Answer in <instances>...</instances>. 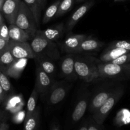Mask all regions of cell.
Instances as JSON below:
<instances>
[{
    "label": "cell",
    "instance_id": "cell-1",
    "mask_svg": "<svg viewBox=\"0 0 130 130\" xmlns=\"http://www.w3.org/2000/svg\"><path fill=\"white\" fill-rule=\"evenodd\" d=\"M74 67L77 77L85 82H93L99 77L98 63L92 57L74 54Z\"/></svg>",
    "mask_w": 130,
    "mask_h": 130
},
{
    "label": "cell",
    "instance_id": "cell-2",
    "mask_svg": "<svg viewBox=\"0 0 130 130\" xmlns=\"http://www.w3.org/2000/svg\"><path fill=\"white\" fill-rule=\"evenodd\" d=\"M30 44L35 55H45L54 61L60 58V52L58 45L37 32L35 36L31 39Z\"/></svg>",
    "mask_w": 130,
    "mask_h": 130
},
{
    "label": "cell",
    "instance_id": "cell-3",
    "mask_svg": "<svg viewBox=\"0 0 130 130\" xmlns=\"http://www.w3.org/2000/svg\"><path fill=\"white\" fill-rule=\"evenodd\" d=\"M15 24L24 30L32 39L36 35L38 28L35 19L24 1H21L19 11L15 19Z\"/></svg>",
    "mask_w": 130,
    "mask_h": 130
},
{
    "label": "cell",
    "instance_id": "cell-4",
    "mask_svg": "<svg viewBox=\"0 0 130 130\" xmlns=\"http://www.w3.org/2000/svg\"><path fill=\"white\" fill-rule=\"evenodd\" d=\"M36 67V81L34 89L37 91L39 95H41L43 99L46 98L51 88L55 81L50 75L46 73L38 64Z\"/></svg>",
    "mask_w": 130,
    "mask_h": 130
},
{
    "label": "cell",
    "instance_id": "cell-5",
    "mask_svg": "<svg viewBox=\"0 0 130 130\" xmlns=\"http://www.w3.org/2000/svg\"><path fill=\"white\" fill-rule=\"evenodd\" d=\"M122 94L123 92L120 90L113 91L110 97L105 102V103L93 114L92 118L97 124L102 125L113 107L122 96Z\"/></svg>",
    "mask_w": 130,
    "mask_h": 130
},
{
    "label": "cell",
    "instance_id": "cell-6",
    "mask_svg": "<svg viewBox=\"0 0 130 130\" xmlns=\"http://www.w3.org/2000/svg\"><path fill=\"white\" fill-rule=\"evenodd\" d=\"M69 89V85L67 82L55 81L46 98L48 106H54L61 102L67 95Z\"/></svg>",
    "mask_w": 130,
    "mask_h": 130
},
{
    "label": "cell",
    "instance_id": "cell-7",
    "mask_svg": "<svg viewBox=\"0 0 130 130\" xmlns=\"http://www.w3.org/2000/svg\"><path fill=\"white\" fill-rule=\"evenodd\" d=\"M8 46L11 55L15 59H34L35 57V54L32 50L30 43L28 41L18 42L10 39L8 43Z\"/></svg>",
    "mask_w": 130,
    "mask_h": 130
},
{
    "label": "cell",
    "instance_id": "cell-8",
    "mask_svg": "<svg viewBox=\"0 0 130 130\" xmlns=\"http://www.w3.org/2000/svg\"><path fill=\"white\" fill-rule=\"evenodd\" d=\"M99 77L111 78L120 74L125 70H129V65H118L110 62H102L98 63Z\"/></svg>",
    "mask_w": 130,
    "mask_h": 130
},
{
    "label": "cell",
    "instance_id": "cell-9",
    "mask_svg": "<svg viewBox=\"0 0 130 130\" xmlns=\"http://www.w3.org/2000/svg\"><path fill=\"white\" fill-rule=\"evenodd\" d=\"M87 36L83 34H74L69 33L62 41L58 43V46L62 52L67 53H74Z\"/></svg>",
    "mask_w": 130,
    "mask_h": 130
},
{
    "label": "cell",
    "instance_id": "cell-10",
    "mask_svg": "<svg viewBox=\"0 0 130 130\" xmlns=\"http://www.w3.org/2000/svg\"><path fill=\"white\" fill-rule=\"evenodd\" d=\"M90 97V91L88 90H85V91L79 96L71 115V123L72 124L77 123L84 116L88 106Z\"/></svg>",
    "mask_w": 130,
    "mask_h": 130
},
{
    "label": "cell",
    "instance_id": "cell-11",
    "mask_svg": "<svg viewBox=\"0 0 130 130\" xmlns=\"http://www.w3.org/2000/svg\"><path fill=\"white\" fill-rule=\"evenodd\" d=\"M60 70L62 76L69 81H76L78 77L75 71L74 54L68 53L61 60Z\"/></svg>",
    "mask_w": 130,
    "mask_h": 130
},
{
    "label": "cell",
    "instance_id": "cell-12",
    "mask_svg": "<svg viewBox=\"0 0 130 130\" xmlns=\"http://www.w3.org/2000/svg\"><path fill=\"white\" fill-rule=\"evenodd\" d=\"M21 0H4L1 12L9 24H15Z\"/></svg>",
    "mask_w": 130,
    "mask_h": 130
},
{
    "label": "cell",
    "instance_id": "cell-13",
    "mask_svg": "<svg viewBox=\"0 0 130 130\" xmlns=\"http://www.w3.org/2000/svg\"><path fill=\"white\" fill-rule=\"evenodd\" d=\"M5 110L15 114L22 110L25 105V101L22 94H10L7 95L4 100Z\"/></svg>",
    "mask_w": 130,
    "mask_h": 130
},
{
    "label": "cell",
    "instance_id": "cell-14",
    "mask_svg": "<svg viewBox=\"0 0 130 130\" xmlns=\"http://www.w3.org/2000/svg\"><path fill=\"white\" fill-rule=\"evenodd\" d=\"M65 31L66 29H65L64 24L63 23H60L57 25L47 28L45 30L38 29L37 32L41 34L43 36L49 39L51 41L55 43L63 36Z\"/></svg>",
    "mask_w": 130,
    "mask_h": 130
},
{
    "label": "cell",
    "instance_id": "cell-15",
    "mask_svg": "<svg viewBox=\"0 0 130 130\" xmlns=\"http://www.w3.org/2000/svg\"><path fill=\"white\" fill-rule=\"evenodd\" d=\"M105 43L102 41L92 38L86 37L82 43L80 44L78 48L75 52L74 54H79L81 53L97 52L104 46Z\"/></svg>",
    "mask_w": 130,
    "mask_h": 130
},
{
    "label": "cell",
    "instance_id": "cell-16",
    "mask_svg": "<svg viewBox=\"0 0 130 130\" xmlns=\"http://www.w3.org/2000/svg\"><path fill=\"white\" fill-rule=\"evenodd\" d=\"M94 1H91L86 2V3L81 5L79 8L77 9L76 11L72 14L69 18L68 22L67 24V31H71L72 29L77 24L79 20L87 13V11L93 6Z\"/></svg>",
    "mask_w": 130,
    "mask_h": 130
},
{
    "label": "cell",
    "instance_id": "cell-17",
    "mask_svg": "<svg viewBox=\"0 0 130 130\" xmlns=\"http://www.w3.org/2000/svg\"><path fill=\"white\" fill-rule=\"evenodd\" d=\"M36 64H38L46 73L51 76L55 74L57 71V67L54 60L51 59L48 56L43 54L35 55L34 58Z\"/></svg>",
    "mask_w": 130,
    "mask_h": 130
},
{
    "label": "cell",
    "instance_id": "cell-18",
    "mask_svg": "<svg viewBox=\"0 0 130 130\" xmlns=\"http://www.w3.org/2000/svg\"><path fill=\"white\" fill-rule=\"evenodd\" d=\"M113 91H109V90H104V91H101L98 93L90 100V102H89L88 106L89 111L91 114H93L94 112H95L105 103V102L110 97Z\"/></svg>",
    "mask_w": 130,
    "mask_h": 130
},
{
    "label": "cell",
    "instance_id": "cell-19",
    "mask_svg": "<svg viewBox=\"0 0 130 130\" xmlns=\"http://www.w3.org/2000/svg\"><path fill=\"white\" fill-rule=\"evenodd\" d=\"M27 62L28 58L15 59L11 66L8 67V69L6 70L5 74L8 77L14 79H19L24 72L27 64Z\"/></svg>",
    "mask_w": 130,
    "mask_h": 130
},
{
    "label": "cell",
    "instance_id": "cell-20",
    "mask_svg": "<svg viewBox=\"0 0 130 130\" xmlns=\"http://www.w3.org/2000/svg\"><path fill=\"white\" fill-rule=\"evenodd\" d=\"M9 37L10 40L18 42L29 41L32 38L20 27L15 24H10L8 27Z\"/></svg>",
    "mask_w": 130,
    "mask_h": 130
},
{
    "label": "cell",
    "instance_id": "cell-21",
    "mask_svg": "<svg viewBox=\"0 0 130 130\" xmlns=\"http://www.w3.org/2000/svg\"><path fill=\"white\" fill-rule=\"evenodd\" d=\"M129 51L120 48H107L106 50L100 56V60L102 62H110L118 57L126 54Z\"/></svg>",
    "mask_w": 130,
    "mask_h": 130
},
{
    "label": "cell",
    "instance_id": "cell-22",
    "mask_svg": "<svg viewBox=\"0 0 130 130\" xmlns=\"http://www.w3.org/2000/svg\"><path fill=\"white\" fill-rule=\"evenodd\" d=\"M40 123V108L36 107L30 117L24 120V130H38Z\"/></svg>",
    "mask_w": 130,
    "mask_h": 130
},
{
    "label": "cell",
    "instance_id": "cell-23",
    "mask_svg": "<svg viewBox=\"0 0 130 130\" xmlns=\"http://www.w3.org/2000/svg\"><path fill=\"white\" fill-rule=\"evenodd\" d=\"M24 1L28 6L29 10L32 13L36 25L39 29L41 25V15L42 10L39 0H24Z\"/></svg>",
    "mask_w": 130,
    "mask_h": 130
},
{
    "label": "cell",
    "instance_id": "cell-24",
    "mask_svg": "<svg viewBox=\"0 0 130 130\" xmlns=\"http://www.w3.org/2000/svg\"><path fill=\"white\" fill-rule=\"evenodd\" d=\"M15 60V58L13 57L7 46L6 49L0 55V71L5 73Z\"/></svg>",
    "mask_w": 130,
    "mask_h": 130
},
{
    "label": "cell",
    "instance_id": "cell-25",
    "mask_svg": "<svg viewBox=\"0 0 130 130\" xmlns=\"http://www.w3.org/2000/svg\"><path fill=\"white\" fill-rule=\"evenodd\" d=\"M38 96H39V94L37 92L36 90L34 88L31 94H30V96H29V99H28L27 104V109L26 111H25L26 112H25V119H27L29 117H30L35 110L36 108V104L37 101H38Z\"/></svg>",
    "mask_w": 130,
    "mask_h": 130
},
{
    "label": "cell",
    "instance_id": "cell-26",
    "mask_svg": "<svg viewBox=\"0 0 130 130\" xmlns=\"http://www.w3.org/2000/svg\"><path fill=\"white\" fill-rule=\"evenodd\" d=\"M61 1L62 0H57L46 9L43 18V20H42L43 24H46L49 22L55 16Z\"/></svg>",
    "mask_w": 130,
    "mask_h": 130
},
{
    "label": "cell",
    "instance_id": "cell-27",
    "mask_svg": "<svg viewBox=\"0 0 130 130\" xmlns=\"http://www.w3.org/2000/svg\"><path fill=\"white\" fill-rule=\"evenodd\" d=\"M74 2V0H62L55 17L62 16L69 11L73 5Z\"/></svg>",
    "mask_w": 130,
    "mask_h": 130
},
{
    "label": "cell",
    "instance_id": "cell-28",
    "mask_svg": "<svg viewBox=\"0 0 130 130\" xmlns=\"http://www.w3.org/2000/svg\"><path fill=\"white\" fill-rule=\"evenodd\" d=\"M0 85L6 95L8 93L13 91V88L9 80L8 76L1 71H0Z\"/></svg>",
    "mask_w": 130,
    "mask_h": 130
},
{
    "label": "cell",
    "instance_id": "cell-29",
    "mask_svg": "<svg viewBox=\"0 0 130 130\" xmlns=\"http://www.w3.org/2000/svg\"><path fill=\"white\" fill-rule=\"evenodd\" d=\"M130 61V53H127L126 54L120 56V57H118L116 59L113 60L110 63H114V64H118V65H123L126 64L128 63V62Z\"/></svg>",
    "mask_w": 130,
    "mask_h": 130
},
{
    "label": "cell",
    "instance_id": "cell-30",
    "mask_svg": "<svg viewBox=\"0 0 130 130\" xmlns=\"http://www.w3.org/2000/svg\"><path fill=\"white\" fill-rule=\"evenodd\" d=\"M0 38L4 39L7 42H8L10 40L8 27L6 25L5 22L0 25Z\"/></svg>",
    "mask_w": 130,
    "mask_h": 130
},
{
    "label": "cell",
    "instance_id": "cell-31",
    "mask_svg": "<svg viewBox=\"0 0 130 130\" xmlns=\"http://www.w3.org/2000/svg\"><path fill=\"white\" fill-rule=\"evenodd\" d=\"M120 48L125 49L126 50L130 52V43L125 41H117L113 44H110L109 46V48Z\"/></svg>",
    "mask_w": 130,
    "mask_h": 130
},
{
    "label": "cell",
    "instance_id": "cell-32",
    "mask_svg": "<svg viewBox=\"0 0 130 130\" xmlns=\"http://www.w3.org/2000/svg\"><path fill=\"white\" fill-rule=\"evenodd\" d=\"M25 112H26L22 109V110L13 114L12 118L13 121L15 123H17V124L22 123V121H24V119H25Z\"/></svg>",
    "mask_w": 130,
    "mask_h": 130
},
{
    "label": "cell",
    "instance_id": "cell-33",
    "mask_svg": "<svg viewBox=\"0 0 130 130\" xmlns=\"http://www.w3.org/2000/svg\"><path fill=\"white\" fill-rule=\"evenodd\" d=\"M88 130H102V125H99L97 124L91 117L89 119Z\"/></svg>",
    "mask_w": 130,
    "mask_h": 130
},
{
    "label": "cell",
    "instance_id": "cell-34",
    "mask_svg": "<svg viewBox=\"0 0 130 130\" xmlns=\"http://www.w3.org/2000/svg\"><path fill=\"white\" fill-rule=\"evenodd\" d=\"M8 111L6 110H3V109H0V126L1 124L6 121H8Z\"/></svg>",
    "mask_w": 130,
    "mask_h": 130
},
{
    "label": "cell",
    "instance_id": "cell-35",
    "mask_svg": "<svg viewBox=\"0 0 130 130\" xmlns=\"http://www.w3.org/2000/svg\"><path fill=\"white\" fill-rule=\"evenodd\" d=\"M8 42L5 41L3 38H0V55L6 49L8 46Z\"/></svg>",
    "mask_w": 130,
    "mask_h": 130
},
{
    "label": "cell",
    "instance_id": "cell-36",
    "mask_svg": "<svg viewBox=\"0 0 130 130\" xmlns=\"http://www.w3.org/2000/svg\"><path fill=\"white\" fill-rule=\"evenodd\" d=\"M6 96H7V95H6V93L5 92V91L3 90V88L1 87V85H0V104H1L3 102Z\"/></svg>",
    "mask_w": 130,
    "mask_h": 130
},
{
    "label": "cell",
    "instance_id": "cell-37",
    "mask_svg": "<svg viewBox=\"0 0 130 130\" xmlns=\"http://www.w3.org/2000/svg\"><path fill=\"white\" fill-rule=\"evenodd\" d=\"M88 123H89V119H88L81 124V125L80 126V127L78 128V129L77 130H88Z\"/></svg>",
    "mask_w": 130,
    "mask_h": 130
},
{
    "label": "cell",
    "instance_id": "cell-38",
    "mask_svg": "<svg viewBox=\"0 0 130 130\" xmlns=\"http://www.w3.org/2000/svg\"><path fill=\"white\" fill-rule=\"evenodd\" d=\"M9 128H10V126L7 123V121L4 122L0 126V130H9Z\"/></svg>",
    "mask_w": 130,
    "mask_h": 130
},
{
    "label": "cell",
    "instance_id": "cell-39",
    "mask_svg": "<svg viewBox=\"0 0 130 130\" xmlns=\"http://www.w3.org/2000/svg\"><path fill=\"white\" fill-rule=\"evenodd\" d=\"M50 130H60L59 126L56 123H53L51 125Z\"/></svg>",
    "mask_w": 130,
    "mask_h": 130
},
{
    "label": "cell",
    "instance_id": "cell-40",
    "mask_svg": "<svg viewBox=\"0 0 130 130\" xmlns=\"http://www.w3.org/2000/svg\"><path fill=\"white\" fill-rule=\"evenodd\" d=\"M39 3H40L41 6V8L43 10L44 8V6H46V0H39Z\"/></svg>",
    "mask_w": 130,
    "mask_h": 130
},
{
    "label": "cell",
    "instance_id": "cell-41",
    "mask_svg": "<svg viewBox=\"0 0 130 130\" xmlns=\"http://www.w3.org/2000/svg\"><path fill=\"white\" fill-rule=\"evenodd\" d=\"M3 22H4L3 17V15H2V14H1V12L0 11V25H1V24H2Z\"/></svg>",
    "mask_w": 130,
    "mask_h": 130
},
{
    "label": "cell",
    "instance_id": "cell-42",
    "mask_svg": "<svg viewBox=\"0 0 130 130\" xmlns=\"http://www.w3.org/2000/svg\"><path fill=\"white\" fill-rule=\"evenodd\" d=\"M4 2V0H0V11L1 12V8H2V5Z\"/></svg>",
    "mask_w": 130,
    "mask_h": 130
},
{
    "label": "cell",
    "instance_id": "cell-43",
    "mask_svg": "<svg viewBox=\"0 0 130 130\" xmlns=\"http://www.w3.org/2000/svg\"><path fill=\"white\" fill-rule=\"evenodd\" d=\"M85 1V0H76V1L77 3H79V2H81V1Z\"/></svg>",
    "mask_w": 130,
    "mask_h": 130
},
{
    "label": "cell",
    "instance_id": "cell-44",
    "mask_svg": "<svg viewBox=\"0 0 130 130\" xmlns=\"http://www.w3.org/2000/svg\"><path fill=\"white\" fill-rule=\"evenodd\" d=\"M124 1V0H114V1Z\"/></svg>",
    "mask_w": 130,
    "mask_h": 130
}]
</instances>
